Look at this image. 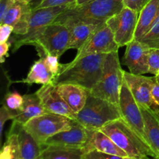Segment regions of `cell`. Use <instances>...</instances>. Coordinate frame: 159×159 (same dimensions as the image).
Instances as JSON below:
<instances>
[{
  "label": "cell",
  "instance_id": "1",
  "mask_svg": "<svg viewBox=\"0 0 159 159\" xmlns=\"http://www.w3.org/2000/svg\"><path fill=\"white\" fill-rule=\"evenodd\" d=\"M107 54H92L73 60L70 63L61 64L53 83L56 85L62 83L75 84L90 92L101 78Z\"/></svg>",
  "mask_w": 159,
  "mask_h": 159
},
{
  "label": "cell",
  "instance_id": "2",
  "mask_svg": "<svg viewBox=\"0 0 159 159\" xmlns=\"http://www.w3.org/2000/svg\"><path fill=\"white\" fill-rule=\"evenodd\" d=\"M124 7L123 0H93L82 6H68L54 21L71 26L79 22H107Z\"/></svg>",
  "mask_w": 159,
  "mask_h": 159
},
{
  "label": "cell",
  "instance_id": "3",
  "mask_svg": "<svg viewBox=\"0 0 159 159\" xmlns=\"http://www.w3.org/2000/svg\"><path fill=\"white\" fill-rule=\"evenodd\" d=\"M100 130L108 135L128 156L140 159L147 156L157 157L150 145L143 141L122 118L109 123Z\"/></svg>",
  "mask_w": 159,
  "mask_h": 159
},
{
  "label": "cell",
  "instance_id": "4",
  "mask_svg": "<svg viewBox=\"0 0 159 159\" xmlns=\"http://www.w3.org/2000/svg\"><path fill=\"white\" fill-rule=\"evenodd\" d=\"M123 82L124 70L120 63L119 53L114 51L107 54L101 78L89 93L119 106Z\"/></svg>",
  "mask_w": 159,
  "mask_h": 159
},
{
  "label": "cell",
  "instance_id": "5",
  "mask_svg": "<svg viewBox=\"0 0 159 159\" xmlns=\"http://www.w3.org/2000/svg\"><path fill=\"white\" fill-rule=\"evenodd\" d=\"M122 118L119 106L92 96L89 93L86 103L77 114L75 120L87 130H100L113 120Z\"/></svg>",
  "mask_w": 159,
  "mask_h": 159
},
{
  "label": "cell",
  "instance_id": "6",
  "mask_svg": "<svg viewBox=\"0 0 159 159\" xmlns=\"http://www.w3.org/2000/svg\"><path fill=\"white\" fill-rule=\"evenodd\" d=\"M71 40V29L61 23H53L43 29L33 43L37 48L39 57L45 54L60 57L68 50Z\"/></svg>",
  "mask_w": 159,
  "mask_h": 159
},
{
  "label": "cell",
  "instance_id": "7",
  "mask_svg": "<svg viewBox=\"0 0 159 159\" xmlns=\"http://www.w3.org/2000/svg\"><path fill=\"white\" fill-rule=\"evenodd\" d=\"M75 120L54 113H46L28 121L24 128L43 147L48 138L73 127Z\"/></svg>",
  "mask_w": 159,
  "mask_h": 159
},
{
  "label": "cell",
  "instance_id": "8",
  "mask_svg": "<svg viewBox=\"0 0 159 159\" xmlns=\"http://www.w3.org/2000/svg\"><path fill=\"white\" fill-rule=\"evenodd\" d=\"M68 6H56L33 9L27 34L21 36L14 35V37L9 40L12 44L13 43V52L23 45H33L43 29L48 25L54 23L55 19Z\"/></svg>",
  "mask_w": 159,
  "mask_h": 159
},
{
  "label": "cell",
  "instance_id": "9",
  "mask_svg": "<svg viewBox=\"0 0 159 159\" xmlns=\"http://www.w3.org/2000/svg\"><path fill=\"white\" fill-rule=\"evenodd\" d=\"M140 12L124 6L120 12L110 17L106 23L113 32L118 46H127L135 39Z\"/></svg>",
  "mask_w": 159,
  "mask_h": 159
},
{
  "label": "cell",
  "instance_id": "10",
  "mask_svg": "<svg viewBox=\"0 0 159 159\" xmlns=\"http://www.w3.org/2000/svg\"><path fill=\"white\" fill-rule=\"evenodd\" d=\"M119 107L122 119L130 126L132 130L138 134V136L141 137L143 141L148 144L144 128L142 110L134 99L124 80L120 95Z\"/></svg>",
  "mask_w": 159,
  "mask_h": 159
},
{
  "label": "cell",
  "instance_id": "11",
  "mask_svg": "<svg viewBox=\"0 0 159 159\" xmlns=\"http://www.w3.org/2000/svg\"><path fill=\"white\" fill-rule=\"evenodd\" d=\"M124 80L130 89L134 98L141 109L151 110L159 113V107L152 98V89L156 77H146L124 71Z\"/></svg>",
  "mask_w": 159,
  "mask_h": 159
},
{
  "label": "cell",
  "instance_id": "12",
  "mask_svg": "<svg viewBox=\"0 0 159 159\" xmlns=\"http://www.w3.org/2000/svg\"><path fill=\"white\" fill-rule=\"evenodd\" d=\"M119 48L120 47L115 41L113 32L105 23L78 51L74 60H79L92 54H110L118 51Z\"/></svg>",
  "mask_w": 159,
  "mask_h": 159
},
{
  "label": "cell",
  "instance_id": "13",
  "mask_svg": "<svg viewBox=\"0 0 159 159\" xmlns=\"http://www.w3.org/2000/svg\"><path fill=\"white\" fill-rule=\"evenodd\" d=\"M36 93L40 98L47 113L61 115L72 120H76L77 113H75L65 102L57 91V85L54 83L42 85Z\"/></svg>",
  "mask_w": 159,
  "mask_h": 159
},
{
  "label": "cell",
  "instance_id": "14",
  "mask_svg": "<svg viewBox=\"0 0 159 159\" xmlns=\"http://www.w3.org/2000/svg\"><path fill=\"white\" fill-rule=\"evenodd\" d=\"M150 48L147 44L136 39L127 45L124 65L128 68L129 72L134 75L149 73L148 54Z\"/></svg>",
  "mask_w": 159,
  "mask_h": 159
},
{
  "label": "cell",
  "instance_id": "15",
  "mask_svg": "<svg viewBox=\"0 0 159 159\" xmlns=\"http://www.w3.org/2000/svg\"><path fill=\"white\" fill-rule=\"evenodd\" d=\"M32 11L33 9L30 3L16 1L0 23L13 26L14 35H24L28 32Z\"/></svg>",
  "mask_w": 159,
  "mask_h": 159
},
{
  "label": "cell",
  "instance_id": "16",
  "mask_svg": "<svg viewBox=\"0 0 159 159\" xmlns=\"http://www.w3.org/2000/svg\"><path fill=\"white\" fill-rule=\"evenodd\" d=\"M88 139V130L75 120L74 125L70 130L60 132L48 138L44 146L56 145L69 148H85Z\"/></svg>",
  "mask_w": 159,
  "mask_h": 159
},
{
  "label": "cell",
  "instance_id": "17",
  "mask_svg": "<svg viewBox=\"0 0 159 159\" xmlns=\"http://www.w3.org/2000/svg\"><path fill=\"white\" fill-rule=\"evenodd\" d=\"M9 131L14 132L18 136L19 146L22 159H41L43 148L32 135L24 128V126L12 121Z\"/></svg>",
  "mask_w": 159,
  "mask_h": 159
},
{
  "label": "cell",
  "instance_id": "18",
  "mask_svg": "<svg viewBox=\"0 0 159 159\" xmlns=\"http://www.w3.org/2000/svg\"><path fill=\"white\" fill-rule=\"evenodd\" d=\"M89 132V139L84 148L86 153L91 151H97L102 153L117 155L120 157L128 156L124 151L118 147L114 141L100 130H90Z\"/></svg>",
  "mask_w": 159,
  "mask_h": 159
},
{
  "label": "cell",
  "instance_id": "19",
  "mask_svg": "<svg viewBox=\"0 0 159 159\" xmlns=\"http://www.w3.org/2000/svg\"><path fill=\"white\" fill-rule=\"evenodd\" d=\"M58 93L70 108L78 114L83 109L89 95L86 89L71 83H62L57 85Z\"/></svg>",
  "mask_w": 159,
  "mask_h": 159
},
{
  "label": "cell",
  "instance_id": "20",
  "mask_svg": "<svg viewBox=\"0 0 159 159\" xmlns=\"http://www.w3.org/2000/svg\"><path fill=\"white\" fill-rule=\"evenodd\" d=\"M106 22H79L69 26L71 29V40L69 49L79 51L94 33Z\"/></svg>",
  "mask_w": 159,
  "mask_h": 159
},
{
  "label": "cell",
  "instance_id": "21",
  "mask_svg": "<svg viewBox=\"0 0 159 159\" xmlns=\"http://www.w3.org/2000/svg\"><path fill=\"white\" fill-rule=\"evenodd\" d=\"M159 20V0H150L140 12L135 39L142 38Z\"/></svg>",
  "mask_w": 159,
  "mask_h": 159
},
{
  "label": "cell",
  "instance_id": "22",
  "mask_svg": "<svg viewBox=\"0 0 159 159\" xmlns=\"http://www.w3.org/2000/svg\"><path fill=\"white\" fill-rule=\"evenodd\" d=\"M46 113L47 112L45 111L41 101L37 93L26 94L23 96V108L20 111H19L17 116L12 121L19 123L22 125H25L33 118Z\"/></svg>",
  "mask_w": 159,
  "mask_h": 159
},
{
  "label": "cell",
  "instance_id": "23",
  "mask_svg": "<svg viewBox=\"0 0 159 159\" xmlns=\"http://www.w3.org/2000/svg\"><path fill=\"white\" fill-rule=\"evenodd\" d=\"M54 75L48 68L44 60V56H40L38 61L34 62L31 66L27 75L20 82H23L27 85L40 84L48 85L54 82Z\"/></svg>",
  "mask_w": 159,
  "mask_h": 159
},
{
  "label": "cell",
  "instance_id": "24",
  "mask_svg": "<svg viewBox=\"0 0 159 159\" xmlns=\"http://www.w3.org/2000/svg\"><path fill=\"white\" fill-rule=\"evenodd\" d=\"M141 110L148 142L156 156L159 157V113L147 109Z\"/></svg>",
  "mask_w": 159,
  "mask_h": 159
},
{
  "label": "cell",
  "instance_id": "25",
  "mask_svg": "<svg viewBox=\"0 0 159 159\" xmlns=\"http://www.w3.org/2000/svg\"><path fill=\"white\" fill-rule=\"evenodd\" d=\"M86 151L84 148L63 146H43L41 159H85Z\"/></svg>",
  "mask_w": 159,
  "mask_h": 159
},
{
  "label": "cell",
  "instance_id": "26",
  "mask_svg": "<svg viewBox=\"0 0 159 159\" xmlns=\"http://www.w3.org/2000/svg\"><path fill=\"white\" fill-rule=\"evenodd\" d=\"M0 159H22L18 136L14 132L9 131L8 134L7 140L2 148Z\"/></svg>",
  "mask_w": 159,
  "mask_h": 159
},
{
  "label": "cell",
  "instance_id": "27",
  "mask_svg": "<svg viewBox=\"0 0 159 159\" xmlns=\"http://www.w3.org/2000/svg\"><path fill=\"white\" fill-rule=\"evenodd\" d=\"M139 40L147 44L149 48L159 49V20Z\"/></svg>",
  "mask_w": 159,
  "mask_h": 159
},
{
  "label": "cell",
  "instance_id": "28",
  "mask_svg": "<svg viewBox=\"0 0 159 159\" xmlns=\"http://www.w3.org/2000/svg\"><path fill=\"white\" fill-rule=\"evenodd\" d=\"M5 105L10 110L20 111L23 108V96L17 92L9 93L5 96Z\"/></svg>",
  "mask_w": 159,
  "mask_h": 159
},
{
  "label": "cell",
  "instance_id": "29",
  "mask_svg": "<svg viewBox=\"0 0 159 159\" xmlns=\"http://www.w3.org/2000/svg\"><path fill=\"white\" fill-rule=\"evenodd\" d=\"M149 73L157 76L159 75V49L150 48L148 54Z\"/></svg>",
  "mask_w": 159,
  "mask_h": 159
},
{
  "label": "cell",
  "instance_id": "30",
  "mask_svg": "<svg viewBox=\"0 0 159 159\" xmlns=\"http://www.w3.org/2000/svg\"><path fill=\"white\" fill-rule=\"evenodd\" d=\"M18 113L19 111H16V110H12L8 108L5 104L2 106L1 109H0V135L1 136L2 135L5 123L9 120H13L16 116H17Z\"/></svg>",
  "mask_w": 159,
  "mask_h": 159
},
{
  "label": "cell",
  "instance_id": "31",
  "mask_svg": "<svg viewBox=\"0 0 159 159\" xmlns=\"http://www.w3.org/2000/svg\"><path fill=\"white\" fill-rule=\"evenodd\" d=\"M43 56H44L45 62H46L48 68L51 71V73L54 75V77H56L57 75L58 74L59 71H60L61 65V64L59 63L60 57H58L57 56L51 55V54H45Z\"/></svg>",
  "mask_w": 159,
  "mask_h": 159
},
{
  "label": "cell",
  "instance_id": "32",
  "mask_svg": "<svg viewBox=\"0 0 159 159\" xmlns=\"http://www.w3.org/2000/svg\"><path fill=\"white\" fill-rule=\"evenodd\" d=\"M76 1L77 0H43L37 6V7L36 9L47 7H56V6H71V5L75 4Z\"/></svg>",
  "mask_w": 159,
  "mask_h": 159
},
{
  "label": "cell",
  "instance_id": "33",
  "mask_svg": "<svg viewBox=\"0 0 159 159\" xmlns=\"http://www.w3.org/2000/svg\"><path fill=\"white\" fill-rule=\"evenodd\" d=\"M85 159H123V157L102 153L97 151H91L85 154Z\"/></svg>",
  "mask_w": 159,
  "mask_h": 159
},
{
  "label": "cell",
  "instance_id": "34",
  "mask_svg": "<svg viewBox=\"0 0 159 159\" xmlns=\"http://www.w3.org/2000/svg\"><path fill=\"white\" fill-rule=\"evenodd\" d=\"M149 1L150 0H123V2L126 7L140 12Z\"/></svg>",
  "mask_w": 159,
  "mask_h": 159
},
{
  "label": "cell",
  "instance_id": "35",
  "mask_svg": "<svg viewBox=\"0 0 159 159\" xmlns=\"http://www.w3.org/2000/svg\"><path fill=\"white\" fill-rule=\"evenodd\" d=\"M13 26L9 24L0 25V43L9 41L11 34L13 33Z\"/></svg>",
  "mask_w": 159,
  "mask_h": 159
},
{
  "label": "cell",
  "instance_id": "36",
  "mask_svg": "<svg viewBox=\"0 0 159 159\" xmlns=\"http://www.w3.org/2000/svg\"><path fill=\"white\" fill-rule=\"evenodd\" d=\"M16 1V0H0V22L3 20L6 12Z\"/></svg>",
  "mask_w": 159,
  "mask_h": 159
},
{
  "label": "cell",
  "instance_id": "37",
  "mask_svg": "<svg viewBox=\"0 0 159 159\" xmlns=\"http://www.w3.org/2000/svg\"><path fill=\"white\" fill-rule=\"evenodd\" d=\"M12 43L10 41L0 43V62L4 63L6 57H9V50L10 48Z\"/></svg>",
  "mask_w": 159,
  "mask_h": 159
},
{
  "label": "cell",
  "instance_id": "38",
  "mask_svg": "<svg viewBox=\"0 0 159 159\" xmlns=\"http://www.w3.org/2000/svg\"><path fill=\"white\" fill-rule=\"evenodd\" d=\"M152 94L155 103L159 107V83L155 80L152 89Z\"/></svg>",
  "mask_w": 159,
  "mask_h": 159
},
{
  "label": "cell",
  "instance_id": "39",
  "mask_svg": "<svg viewBox=\"0 0 159 159\" xmlns=\"http://www.w3.org/2000/svg\"><path fill=\"white\" fill-rule=\"evenodd\" d=\"M92 1H93V0H77L74 5H75V6H82V5L87 4V3L90 2Z\"/></svg>",
  "mask_w": 159,
  "mask_h": 159
},
{
  "label": "cell",
  "instance_id": "40",
  "mask_svg": "<svg viewBox=\"0 0 159 159\" xmlns=\"http://www.w3.org/2000/svg\"><path fill=\"white\" fill-rule=\"evenodd\" d=\"M42 1H43V0H34L33 2L30 3V6H31V7H32V9H36V8L37 7V6H38V5L40 4Z\"/></svg>",
  "mask_w": 159,
  "mask_h": 159
},
{
  "label": "cell",
  "instance_id": "41",
  "mask_svg": "<svg viewBox=\"0 0 159 159\" xmlns=\"http://www.w3.org/2000/svg\"><path fill=\"white\" fill-rule=\"evenodd\" d=\"M16 1H20V2H26V3H30V4L31 2L34 1V0H16Z\"/></svg>",
  "mask_w": 159,
  "mask_h": 159
},
{
  "label": "cell",
  "instance_id": "42",
  "mask_svg": "<svg viewBox=\"0 0 159 159\" xmlns=\"http://www.w3.org/2000/svg\"><path fill=\"white\" fill-rule=\"evenodd\" d=\"M142 159H159V157H150V156H147L144 157Z\"/></svg>",
  "mask_w": 159,
  "mask_h": 159
},
{
  "label": "cell",
  "instance_id": "43",
  "mask_svg": "<svg viewBox=\"0 0 159 159\" xmlns=\"http://www.w3.org/2000/svg\"><path fill=\"white\" fill-rule=\"evenodd\" d=\"M123 159H140L138 158H136V157H132V156H126L124 157Z\"/></svg>",
  "mask_w": 159,
  "mask_h": 159
},
{
  "label": "cell",
  "instance_id": "44",
  "mask_svg": "<svg viewBox=\"0 0 159 159\" xmlns=\"http://www.w3.org/2000/svg\"><path fill=\"white\" fill-rule=\"evenodd\" d=\"M155 77H156V80H157V82H158V83H159V75H158L155 76Z\"/></svg>",
  "mask_w": 159,
  "mask_h": 159
}]
</instances>
